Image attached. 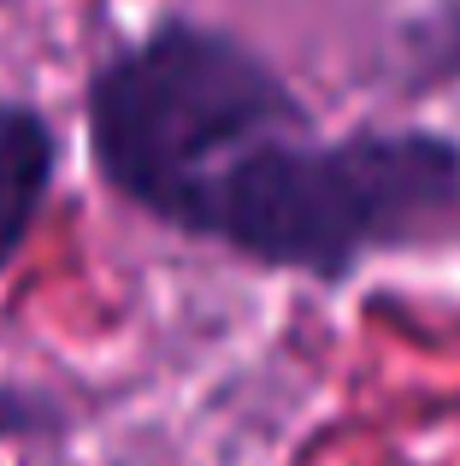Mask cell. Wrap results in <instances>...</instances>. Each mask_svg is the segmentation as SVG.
I'll return each mask as SVG.
<instances>
[{"label":"cell","mask_w":460,"mask_h":466,"mask_svg":"<svg viewBox=\"0 0 460 466\" xmlns=\"http://www.w3.org/2000/svg\"><path fill=\"white\" fill-rule=\"evenodd\" d=\"M184 237L336 289L378 254L460 237V137L425 125L265 137L207 183Z\"/></svg>","instance_id":"1"},{"label":"cell","mask_w":460,"mask_h":466,"mask_svg":"<svg viewBox=\"0 0 460 466\" xmlns=\"http://www.w3.org/2000/svg\"><path fill=\"white\" fill-rule=\"evenodd\" d=\"M83 125L106 189L184 237L230 159L265 137L313 130V106L236 30L160 18L89 71Z\"/></svg>","instance_id":"2"},{"label":"cell","mask_w":460,"mask_h":466,"mask_svg":"<svg viewBox=\"0 0 460 466\" xmlns=\"http://www.w3.org/2000/svg\"><path fill=\"white\" fill-rule=\"evenodd\" d=\"M59 171V130L35 101H0V278L24 254Z\"/></svg>","instance_id":"3"},{"label":"cell","mask_w":460,"mask_h":466,"mask_svg":"<svg viewBox=\"0 0 460 466\" xmlns=\"http://www.w3.org/2000/svg\"><path fill=\"white\" fill-rule=\"evenodd\" d=\"M71 425L65 401L54 390L35 384H0V443H24V437H59Z\"/></svg>","instance_id":"4"}]
</instances>
